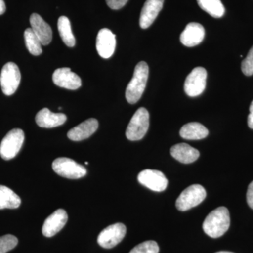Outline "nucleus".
I'll use <instances>...</instances> for the list:
<instances>
[{
    "mask_svg": "<svg viewBox=\"0 0 253 253\" xmlns=\"http://www.w3.org/2000/svg\"><path fill=\"white\" fill-rule=\"evenodd\" d=\"M230 226V215L227 208L219 207L206 217L203 224L204 232L210 237H221Z\"/></svg>",
    "mask_w": 253,
    "mask_h": 253,
    "instance_id": "obj_1",
    "label": "nucleus"
},
{
    "mask_svg": "<svg viewBox=\"0 0 253 253\" xmlns=\"http://www.w3.org/2000/svg\"><path fill=\"white\" fill-rule=\"evenodd\" d=\"M149 69L147 63L140 61L134 69L132 79L126 86V97L129 104H134L141 99L149 78Z\"/></svg>",
    "mask_w": 253,
    "mask_h": 253,
    "instance_id": "obj_2",
    "label": "nucleus"
},
{
    "mask_svg": "<svg viewBox=\"0 0 253 253\" xmlns=\"http://www.w3.org/2000/svg\"><path fill=\"white\" fill-rule=\"evenodd\" d=\"M149 127V113L145 108L136 111L126 129V136L129 140H141Z\"/></svg>",
    "mask_w": 253,
    "mask_h": 253,
    "instance_id": "obj_3",
    "label": "nucleus"
},
{
    "mask_svg": "<svg viewBox=\"0 0 253 253\" xmlns=\"http://www.w3.org/2000/svg\"><path fill=\"white\" fill-rule=\"evenodd\" d=\"M25 139L24 132L21 129H13L4 136L0 144V156L5 160L9 161L16 157Z\"/></svg>",
    "mask_w": 253,
    "mask_h": 253,
    "instance_id": "obj_4",
    "label": "nucleus"
},
{
    "mask_svg": "<svg viewBox=\"0 0 253 253\" xmlns=\"http://www.w3.org/2000/svg\"><path fill=\"white\" fill-rule=\"evenodd\" d=\"M206 197V191L200 184H194L181 192L176 201V207L179 211H189L202 203Z\"/></svg>",
    "mask_w": 253,
    "mask_h": 253,
    "instance_id": "obj_5",
    "label": "nucleus"
},
{
    "mask_svg": "<svg viewBox=\"0 0 253 253\" xmlns=\"http://www.w3.org/2000/svg\"><path fill=\"white\" fill-rule=\"evenodd\" d=\"M21 75L17 65L13 62L6 63L1 69L0 84L1 90L6 96H11L17 90Z\"/></svg>",
    "mask_w": 253,
    "mask_h": 253,
    "instance_id": "obj_6",
    "label": "nucleus"
},
{
    "mask_svg": "<svg viewBox=\"0 0 253 253\" xmlns=\"http://www.w3.org/2000/svg\"><path fill=\"white\" fill-rule=\"evenodd\" d=\"M52 168L59 175L76 179L86 175V168L68 158H58L52 163Z\"/></svg>",
    "mask_w": 253,
    "mask_h": 253,
    "instance_id": "obj_7",
    "label": "nucleus"
},
{
    "mask_svg": "<svg viewBox=\"0 0 253 253\" xmlns=\"http://www.w3.org/2000/svg\"><path fill=\"white\" fill-rule=\"evenodd\" d=\"M126 231V226L122 223L111 224L100 233L98 244L104 249H112L124 239Z\"/></svg>",
    "mask_w": 253,
    "mask_h": 253,
    "instance_id": "obj_8",
    "label": "nucleus"
},
{
    "mask_svg": "<svg viewBox=\"0 0 253 253\" xmlns=\"http://www.w3.org/2000/svg\"><path fill=\"white\" fill-rule=\"evenodd\" d=\"M207 76V71L204 68H195L186 78L184 83L186 94L191 97L202 94L206 89Z\"/></svg>",
    "mask_w": 253,
    "mask_h": 253,
    "instance_id": "obj_9",
    "label": "nucleus"
},
{
    "mask_svg": "<svg viewBox=\"0 0 253 253\" xmlns=\"http://www.w3.org/2000/svg\"><path fill=\"white\" fill-rule=\"evenodd\" d=\"M138 181L148 189L161 192L167 188L168 181L162 172L155 169H146L138 175Z\"/></svg>",
    "mask_w": 253,
    "mask_h": 253,
    "instance_id": "obj_10",
    "label": "nucleus"
},
{
    "mask_svg": "<svg viewBox=\"0 0 253 253\" xmlns=\"http://www.w3.org/2000/svg\"><path fill=\"white\" fill-rule=\"evenodd\" d=\"M116 46V36L108 28L100 30L96 37V47L98 54L104 59L111 57Z\"/></svg>",
    "mask_w": 253,
    "mask_h": 253,
    "instance_id": "obj_11",
    "label": "nucleus"
},
{
    "mask_svg": "<svg viewBox=\"0 0 253 253\" xmlns=\"http://www.w3.org/2000/svg\"><path fill=\"white\" fill-rule=\"evenodd\" d=\"M52 80L56 85L71 90H76L82 85L81 78L69 68L56 69L53 74Z\"/></svg>",
    "mask_w": 253,
    "mask_h": 253,
    "instance_id": "obj_12",
    "label": "nucleus"
},
{
    "mask_svg": "<svg viewBox=\"0 0 253 253\" xmlns=\"http://www.w3.org/2000/svg\"><path fill=\"white\" fill-rule=\"evenodd\" d=\"M68 221L67 212L59 209L46 218L42 226V234L46 237H52L64 227Z\"/></svg>",
    "mask_w": 253,
    "mask_h": 253,
    "instance_id": "obj_13",
    "label": "nucleus"
},
{
    "mask_svg": "<svg viewBox=\"0 0 253 253\" xmlns=\"http://www.w3.org/2000/svg\"><path fill=\"white\" fill-rule=\"evenodd\" d=\"M164 0H146L143 6L139 18V25L146 29L152 25L163 6Z\"/></svg>",
    "mask_w": 253,
    "mask_h": 253,
    "instance_id": "obj_14",
    "label": "nucleus"
},
{
    "mask_svg": "<svg viewBox=\"0 0 253 253\" xmlns=\"http://www.w3.org/2000/svg\"><path fill=\"white\" fill-rule=\"evenodd\" d=\"M204 36L205 29L202 25L198 23H190L181 33L180 41L184 46L192 47L202 42Z\"/></svg>",
    "mask_w": 253,
    "mask_h": 253,
    "instance_id": "obj_15",
    "label": "nucleus"
},
{
    "mask_svg": "<svg viewBox=\"0 0 253 253\" xmlns=\"http://www.w3.org/2000/svg\"><path fill=\"white\" fill-rule=\"evenodd\" d=\"M99 122L95 118H89L79 126L72 128L68 132V137L71 140L79 141L87 139L97 130Z\"/></svg>",
    "mask_w": 253,
    "mask_h": 253,
    "instance_id": "obj_16",
    "label": "nucleus"
},
{
    "mask_svg": "<svg viewBox=\"0 0 253 253\" xmlns=\"http://www.w3.org/2000/svg\"><path fill=\"white\" fill-rule=\"evenodd\" d=\"M31 29L39 38L42 45H48L52 40V31L40 15L33 14L30 17Z\"/></svg>",
    "mask_w": 253,
    "mask_h": 253,
    "instance_id": "obj_17",
    "label": "nucleus"
},
{
    "mask_svg": "<svg viewBox=\"0 0 253 253\" xmlns=\"http://www.w3.org/2000/svg\"><path fill=\"white\" fill-rule=\"evenodd\" d=\"M67 120L66 115L63 113L51 112L49 109H43L37 113L36 121L41 127L53 128L62 126Z\"/></svg>",
    "mask_w": 253,
    "mask_h": 253,
    "instance_id": "obj_18",
    "label": "nucleus"
},
{
    "mask_svg": "<svg viewBox=\"0 0 253 253\" xmlns=\"http://www.w3.org/2000/svg\"><path fill=\"white\" fill-rule=\"evenodd\" d=\"M170 154L174 159L184 164L195 162L200 156L197 149L184 143L173 146L170 149Z\"/></svg>",
    "mask_w": 253,
    "mask_h": 253,
    "instance_id": "obj_19",
    "label": "nucleus"
},
{
    "mask_svg": "<svg viewBox=\"0 0 253 253\" xmlns=\"http://www.w3.org/2000/svg\"><path fill=\"white\" fill-rule=\"evenodd\" d=\"M179 134L183 139L188 140H199L208 136V129L199 123H189L181 127Z\"/></svg>",
    "mask_w": 253,
    "mask_h": 253,
    "instance_id": "obj_20",
    "label": "nucleus"
},
{
    "mask_svg": "<svg viewBox=\"0 0 253 253\" xmlns=\"http://www.w3.org/2000/svg\"><path fill=\"white\" fill-rule=\"evenodd\" d=\"M21 204V199L14 191L7 186L0 185V210L15 209Z\"/></svg>",
    "mask_w": 253,
    "mask_h": 253,
    "instance_id": "obj_21",
    "label": "nucleus"
},
{
    "mask_svg": "<svg viewBox=\"0 0 253 253\" xmlns=\"http://www.w3.org/2000/svg\"><path fill=\"white\" fill-rule=\"evenodd\" d=\"M58 30L65 44L69 47L74 46L76 44V39L71 29V22L66 16H61L58 20Z\"/></svg>",
    "mask_w": 253,
    "mask_h": 253,
    "instance_id": "obj_22",
    "label": "nucleus"
},
{
    "mask_svg": "<svg viewBox=\"0 0 253 253\" xmlns=\"http://www.w3.org/2000/svg\"><path fill=\"white\" fill-rule=\"evenodd\" d=\"M200 7L214 18H221L225 12L221 0H197Z\"/></svg>",
    "mask_w": 253,
    "mask_h": 253,
    "instance_id": "obj_23",
    "label": "nucleus"
},
{
    "mask_svg": "<svg viewBox=\"0 0 253 253\" xmlns=\"http://www.w3.org/2000/svg\"><path fill=\"white\" fill-rule=\"evenodd\" d=\"M25 42L29 52L34 56H39L42 52V44L39 38L35 34L31 28H27L24 32Z\"/></svg>",
    "mask_w": 253,
    "mask_h": 253,
    "instance_id": "obj_24",
    "label": "nucleus"
},
{
    "mask_svg": "<svg viewBox=\"0 0 253 253\" xmlns=\"http://www.w3.org/2000/svg\"><path fill=\"white\" fill-rule=\"evenodd\" d=\"M159 246L154 241H148L135 246L129 253H158Z\"/></svg>",
    "mask_w": 253,
    "mask_h": 253,
    "instance_id": "obj_25",
    "label": "nucleus"
},
{
    "mask_svg": "<svg viewBox=\"0 0 253 253\" xmlns=\"http://www.w3.org/2000/svg\"><path fill=\"white\" fill-rule=\"evenodd\" d=\"M16 236L7 234L0 237V253H6L14 249L18 244Z\"/></svg>",
    "mask_w": 253,
    "mask_h": 253,
    "instance_id": "obj_26",
    "label": "nucleus"
},
{
    "mask_svg": "<svg viewBox=\"0 0 253 253\" xmlns=\"http://www.w3.org/2000/svg\"><path fill=\"white\" fill-rule=\"evenodd\" d=\"M241 70L245 76H251L253 75V46L250 49L246 59L242 61Z\"/></svg>",
    "mask_w": 253,
    "mask_h": 253,
    "instance_id": "obj_27",
    "label": "nucleus"
},
{
    "mask_svg": "<svg viewBox=\"0 0 253 253\" xmlns=\"http://www.w3.org/2000/svg\"><path fill=\"white\" fill-rule=\"evenodd\" d=\"M106 4L111 9L118 10L123 8L128 0H106Z\"/></svg>",
    "mask_w": 253,
    "mask_h": 253,
    "instance_id": "obj_28",
    "label": "nucleus"
},
{
    "mask_svg": "<svg viewBox=\"0 0 253 253\" xmlns=\"http://www.w3.org/2000/svg\"><path fill=\"white\" fill-rule=\"evenodd\" d=\"M246 198H247L248 204L253 210V181L249 184V188H248Z\"/></svg>",
    "mask_w": 253,
    "mask_h": 253,
    "instance_id": "obj_29",
    "label": "nucleus"
},
{
    "mask_svg": "<svg viewBox=\"0 0 253 253\" xmlns=\"http://www.w3.org/2000/svg\"><path fill=\"white\" fill-rule=\"evenodd\" d=\"M248 125L251 129H253V101L250 106V114L248 117Z\"/></svg>",
    "mask_w": 253,
    "mask_h": 253,
    "instance_id": "obj_30",
    "label": "nucleus"
},
{
    "mask_svg": "<svg viewBox=\"0 0 253 253\" xmlns=\"http://www.w3.org/2000/svg\"><path fill=\"white\" fill-rule=\"evenodd\" d=\"M5 11H6V5L4 0H0V15L4 14Z\"/></svg>",
    "mask_w": 253,
    "mask_h": 253,
    "instance_id": "obj_31",
    "label": "nucleus"
},
{
    "mask_svg": "<svg viewBox=\"0 0 253 253\" xmlns=\"http://www.w3.org/2000/svg\"><path fill=\"white\" fill-rule=\"evenodd\" d=\"M215 253H234L231 252H228V251H219V252Z\"/></svg>",
    "mask_w": 253,
    "mask_h": 253,
    "instance_id": "obj_32",
    "label": "nucleus"
},
{
    "mask_svg": "<svg viewBox=\"0 0 253 253\" xmlns=\"http://www.w3.org/2000/svg\"><path fill=\"white\" fill-rule=\"evenodd\" d=\"M86 165H88V162H85Z\"/></svg>",
    "mask_w": 253,
    "mask_h": 253,
    "instance_id": "obj_33",
    "label": "nucleus"
}]
</instances>
